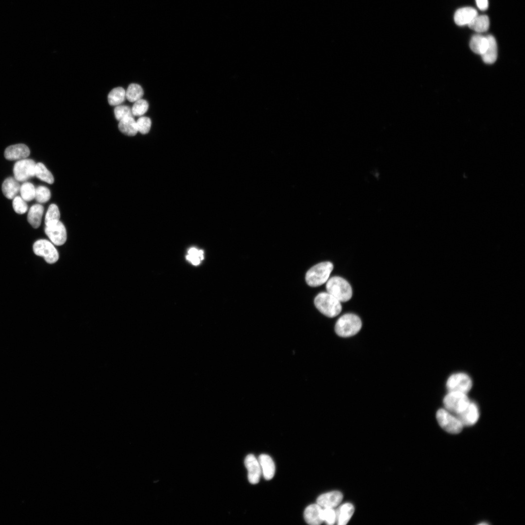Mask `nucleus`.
Instances as JSON below:
<instances>
[{"instance_id":"obj_1","label":"nucleus","mask_w":525,"mask_h":525,"mask_svg":"<svg viewBox=\"0 0 525 525\" xmlns=\"http://www.w3.org/2000/svg\"><path fill=\"white\" fill-rule=\"evenodd\" d=\"M333 268L330 262L318 263L312 267L306 273L305 280L308 285L317 287L326 283Z\"/></svg>"},{"instance_id":"obj_30","label":"nucleus","mask_w":525,"mask_h":525,"mask_svg":"<svg viewBox=\"0 0 525 525\" xmlns=\"http://www.w3.org/2000/svg\"><path fill=\"white\" fill-rule=\"evenodd\" d=\"M186 259L193 265H197L204 259V252L202 250L192 247L188 251Z\"/></svg>"},{"instance_id":"obj_18","label":"nucleus","mask_w":525,"mask_h":525,"mask_svg":"<svg viewBox=\"0 0 525 525\" xmlns=\"http://www.w3.org/2000/svg\"><path fill=\"white\" fill-rule=\"evenodd\" d=\"M488 45L485 52L481 55L483 61L489 64L495 62L497 57V46L495 38L491 35L487 36Z\"/></svg>"},{"instance_id":"obj_34","label":"nucleus","mask_w":525,"mask_h":525,"mask_svg":"<svg viewBox=\"0 0 525 525\" xmlns=\"http://www.w3.org/2000/svg\"><path fill=\"white\" fill-rule=\"evenodd\" d=\"M136 123L138 132L142 134L148 133L151 127V119L145 116H140L136 121Z\"/></svg>"},{"instance_id":"obj_29","label":"nucleus","mask_w":525,"mask_h":525,"mask_svg":"<svg viewBox=\"0 0 525 525\" xmlns=\"http://www.w3.org/2000/svg\"><path fill=\"white\" fill-rule=\"evenodd\" d=\"M19 192L25 201H30L35 198V188L32 183L26 182L20 186Z\"/></svg>"},{"instance_id":"obj_25","label":"nucleus","mask_w":525,"mask_h":525,"mask_svg":"<svg viewBox=\"0 0 525 525\" xmlns=\"http://www.w3.org/2000/svg\"><path fill=\"white\" fill-rule=\"evenodd\" d=\"M125 98V90L120 87L112 89L107 96L108 102L112 106L120 105L124 101Z\"/></svg>"},{"instance_id":"obj_26","label":"nucleus","mask_w":525,"mask_h":525,"mask_svg":"<svg viewBox=\"0 0 525 525\" xmlns=\"http://www.w3.org/2000/svg\"><path fill=\"white\" fill-rule=\"evenodd\" d=\"M143 95V90L139 84L132 83L130 84L125 91V96L128 101L135 102L140 99Z\"/></svg>"},{"instance_id":"obj_28","label":"nucleus","mask_w":525,"mask_h":525,"mask_svg":"<svg viewBox=\"0 0 525 525\" xmlns=\"http://www.w3.org/2000/svg\"><path fill=\"white\" fill-rule=\"evenodd\" d=\"M60 212L58 206L55 204H51L45 215V225L55 223L60 220Z\"/></svg>"},{"instance_id":"obj_36","label":"nucleus","mask_w":525,"mask_h":525,"mask_svg":"<svg viewBox=\"0 0 525 525\" xmlns=\"http://www.w3.org/2000/svg\"><path fill=\"white\" fill-rule=\"evenodd\" d=\"M323 522L328 525H333L336 522V511L332 508H323Z\"/></svg>"},{"instance_id":"obj_4","label":"nucleus","mask_w":525,"mask_h":525,"mask_svg":"<svg viewBox=\"0 0 525 525\" xmlns=\"http://www.w3.org/2000/svg\"><path fill=\"white\" fill-rule=\"evenodd\" d=\"M327 292L336 298L340 302L349 300L352 295V290L350 283L344 279L334 276L329 279L326 282Z\"/></svg>"},{"instance_id":"obj_31","label":"nucleus","mask_w":525,"mask_h":525,"mask_svg":"<svg viewBox=\"0 0 525 525\" xmlns=\"http://www.w3.org/2000/svg\"><path fill=\"white\" fill-rule=\"evenodd\" d=\"M148 107L149 105L147 101L140 99L134 102L131 108L132 114L134 116L140 117L147 112Z\"/></svg>"},{"instance_id":"obj_11","label":"nucleus","mask_w":525,"mask_h":525,"mask_svg":"<svg viewBox=\"0 0 525 525\" xmlns=\"http://www.w3.org/2000/svg\"><path fill=\"white\" fill-rule=\"evenodd\" d=\"M245 465L248 472V479L252 484H257L262 474L261 466L258 459L252 454L248 455L245 459Z\"/></svg>"},{"instance_id":"obj_9","label":"nucleus","mask_w":525,"mask_h":525,"mask_svg":"<svg viewBox=\"0 0 525 525\" xmlns=\"http://www.w3.org/2000/svg\"><path fill=\"white\" fill-rule=\"evenodd\" d=\"M36 163L31 159L24 158L18 160L14 164V177L18 181H25L35 176Z\"/></svg>"},{"instance_id":"obj_35","label":"nucleus","mask_w":525,"mask_h":525,"mask_svg":"<svg viewBox=\"0 0 525 525\" xmlns=\"http://www.w3.org/2000/svg\"><path fill=\"white\" fill-rule=\"evenodd\" d=\"M12 205L14 210L18 214H23L28 210L26 201L19 196H16L13 198Z\"/></svg>"},{"instance_id":"obj_23","label":"nucleus","mask_w":525,"mask_h":525,"mask_svg":"<svg viewBox=\"0 0 525 525\" xmlns=\"http://www.w3.org/2000/svg\"><path fill=\"white\" fill-rule=\"evenodd\" d=\"M488 45V41L487 36L480 35H473L470 43L471 49L475 53L481 55L486 51Z\"/></svg>"},{"instance_id":"obj_22","label":"nucleus","mask_w":525,"mask_h":525,"mask_svg":"<svg viewBox=\"0 0 525 525\" xmlns=\"http://www.w3.org/2000/svg\"><path fill=\"white\" fill-rule=\"evenodd\" d=\"M118 128L123 134L134 136L138 132L136 121L133 117H128L119 121Z\"/></svg>"},{"instance_id":"obj_24","label":"nucleus","mask_w":525,"mask_h":525,"mask_svg":"<svg viewBox=\"0 0 525 525\" xmlns=\"http://www.w3.org/2000/svg\"><path fill=\"white\" fill-rule=\"evenodd\" d=\"M469 28L477 32H484L490 26L489 18L487 15H478L468 25Z\"/></svg>"},{"instance_id":"obj_3","label":"nucleus","mask_w":525,"mask_h":525,"mask_svg":"<svg viewBox=\"0 0 525 525\" xmlns=\"http://www.w3.org/2000/svg\"><path fill=\"white\" fill-rule=\"evenodd\" d=\"M361 327L362 322L359 317L349 313L338 318L335 325V331L340 337H348L357 334Z\"/></svg>"},{"instance_id":"obj_5","label":"nucleus","mask_w":525,"mask_h":525,"mask_svg":"<svg viewBox=\"0 0 525 525\" xmlns=\"http://www.w3.org/2000/svg\"><path fill=\"white\" fill-rule=\"evenodd\" d=\"M443 404L445 409L457 415L462 412L468 406L470 401L467 394L457 391H451L444 397Z\"/></svg>"},{"instance_id":"obj_8","label":"nucleus","mask_w":525,"mask_h":525,"mask_svg":"<svg viewBox=\"0 0 525 525\" xmlns=\"http://www.w3.org/2000/svg\"><path fill=\"white\" fill-rule=\"evenodd\" d=\"M472 381L466 373L459 372L451 375L446 382L449 392L457 391L467 394L472 388Z\"/></svg>"},{"instance_id":"obj_32","label":"nucleus","mask_w":525,"mask_h":525,"mask_svg":"<svg viewBox=\"0 0 525 525\" xmlns=\"http://www.w3.org/2000/svg\"><path fill=\"white\" fill-rule=\"evenodd\" d=\"M51 197L50 190L44 186H39L35 188V199L40 203L48 201Z\"/></svg>"},{"instance_id":"obj_10","label":"nucleus","mask_w":525,"mask_h":525,"mask_svg":"<svg viewBox=\"0 0 525 525\" xmlns=\"http://www.w3.org/2000/svg\"><path fill=\"white\" fill-rule=\"evenodd\" d=\"M44 230L51 242L54 245H63L67 240L66 228L60 220L55 223L45 225Z\"/></svg>"},{"instance_id":"obj_33","label":"nucleus","mask_w":525,"mask_h":525,"mask_svg":"<svg viewBox=\"0 0 525 525\" xmlns=\"http://www.w3.org/2000/svg\"><path fill=\"white\" fill-rule=\"evenodd\" d=\"M114 112L116 119L119 121L128 117H133L131 109L125 105L116 106Z\"/></svg>"},{"instance_id":"obj_20","label":"nucleus","mask_w":525,"mask_h":525,"mask_svg":"<svg viewBox=\"0 0 525 525\" xmlns=\"http://www.w3.org/2000/svg\"><path fill=\"white\" fill-rule=\"evenodd\" d=\"M20 186L15 178L9 177L6 178L2 184V192L8 199H13L19 192Z\"/></svg>"},{"instance_id":"obj_21","label":"nucleus","mask_w":525,"mask_h":525,"mask_svg":"<svg viewBox=\"0 0 525 525\" xmlns=\"http://www.w3.org/2000/svg\"><path fill=\"white\" fill-rule=\"evenodd\" d=\"M44 212V207L39 204L33 205L30 208L27 215V220L32 227L38 228L41 224Z\"/></svg>"},{"instance_id":"obj_7","label":"nucleus","mask_w":525,"mask_h":525,"mask_svg":"<svg viewBox=\"0 0 525 525\" xmlns=\"http://www.w3.org/2000/svg\"><path fill=\"white\" fill-rule=\"evenodd\" d=\"M33 249L35 255L43 257L48 263H54L59 259L58 252L54 244L46 239L35 241L33 245Z\"/></svg>"},{"instance_id":"obj_15","label":"nucleus","mask_w":525,"mask_h":525,"mask_svg":"<svg viewBox=\"0 0 525 525\" xmlns=\"http://www.w3.org/2000/svg\"><path fill=\"white\" fill-rule=\"evenodd\" d=\"M323 508L317 503L308 506L304 512V518L307 523L311 525H318L323 522Z\"/></svg>"},{"instance_id":"obj_19","label":"nucleus","mask_w":525,"mask_h":525,"mask_svg":"<svg viewBox=\"0 0 525 525\" xmlns=\"http://www.w3.org/2000/svg\"><path fill=\"white\" fill-rule=\"evenodd\" d=\"M336 511V522L339 525H346L354 511L353 506L350 503L341 505Z\"/></svg>"},{"instance_id":"obj_2","label":"nucleus","mask_w":525,"mask_h":525,"mask_svg":"<svg viewBox=\"0 0 525 525\" xmlns=\"http://www.w3.org/2000/svg\"><path fill=\"white\" fill-rule=\"evenodd\" d=\"M316 308L322 314L329 317H334L342 311L341 302L327 292L319 293L314 299Z\"/></svg>"},{"instance_id":"obj_27","label":"nucleus","mask_w":525,"mask_h":525,"mask_svg":"<svg viewBox=\"0 0 525 525\" xmlns=\"http://www.w3.org/2000/svg\"><path fill=\"white\" fill-rule=\"evenodd\" d=\"M35 176L40 180L49 184H52L54 182L52 174L45 165L41 162L36 164Z\"/></svg>"},{"instance_id":"obj_12","label":"nucleus","mask_w":525,"mask_h":525,"mask_svg":"<svg viewBox=\"0 0 525 525\" xmlns=\"http://www.w3.org/2000/svg\"><path fill=\"white\" fill-rule=\"evenodd\" d=\"M28 147L23 143H18L7 147L4 151V157L10 160H19L26 158L30 155Z\"/></svg>"},{"instance_id":"obj_16","label":"nucleus","mask_w":525,"mask_h":525,"mask_svg":"<svg viewBox=\"0 0 525 525\" xmlns=\"http://www.w3.org/2000/svg\"><path fill=\"white\" fill-rule=\"evenodd\" d=\"M477 15V11L473 8L463 7L456 10L454 16V20L455 23L459 26L468 25Z\"/></svg>"},{"instance_id":"obj_6","label":"nucleus","mask_w":525,"mask_h":525,"mask_svg":"<svg viewBox=\"0 0 525 525\" xmlns=\"http://www.w3.org/2000/svg\"><path fill=\"white\" fill-rule=\"evenodd\" d=\"M436 418L440 426L450 434H458L463 429V425L457 416L445 408L438 410Z\"/></svg>"},{"instance_id":"obj_38","label":"nucleus","mask_w":525,"mask_h":525,"mask_svg":"<svg viewBox=\"0 0 525 525\" xmlns=\"http://www.w3.org/2000/svg\"><path fill=\"white\" fill-rule=\"evenodd\" d=\"M479 525H488V524L487 523H481L479 524Z\"/></svg>"},{"instance_id":"obj_14","label":"nucleus","mask_w":525,"mask_h":525,"mask_svg":"<svg viewBox=\"0 0 525 525\" xmlns=\"http://www.w3.org/2000/svg\"><path fill=\"white\" fill-rule=\"evenodd\" d=\"M343 499L342 493L337 490L323 493L317 498V504L322 508H332L338 506Z\"/></svg>"},{"instance_id":"obj_37","label":"nucleus","mask_w":525,"mask_h":525,"mask_svg":"<svg viewBox=\"0 0 525 525\" xmlns=\"http://www.w3.org/2000/svg\"><path fill=\"white\" fill-rule=\"evenodd\" d=\"M476 2L477 7L480 10L485 11L487 9L488 7V0H476Z\"/></svg>"},{"instance_id":"obj_17","label":"nucleus","mask_w":525,"mask_h":525,"mask_svg":"<svg viewBox=\"0 0 525 525\" xmlns=\"http://www.w3.org/2000/svg\"><path fill=\"white\" fill-rule=\"evenodd\" d=\"M258 459L263 477L267 480L271 479L275 472V465L272 458L269 455L262 454Z\"/></svg>"},{"instance_id":"obj_13","label":"nucleus","mask_w":525,"mask_h":525,"mask_svg":"<svg viewBox=\"0 0 525 525\" xmlns=\"http://www.w3.org/2000/svg\"><path fill=\"white\" fill-rule=\"evenodd\" d=\"M463 426H472L478 421L479 417L477 405L471 402L467 407L461 413L456 415Z\"/></svg>"}]
</instances>
